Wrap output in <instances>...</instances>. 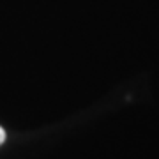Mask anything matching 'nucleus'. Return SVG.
Instances as JSON below:
<instances>
[{
  "mask_svg": "<svg viewBox=\"0 0 159 159\" xmlns=\"http://www.w3.org/2000/svg\"><path fill=\"white\" fill-rule=\"evenodd\" d=\"M4 140H6V133H4V129L0 127V145L4 143Z\"/></svg>",
  "mask_w": 159,
  "mask_h": 159,
  "instance_id": "1",
  "label": "nucleus"
}]
</instances>
